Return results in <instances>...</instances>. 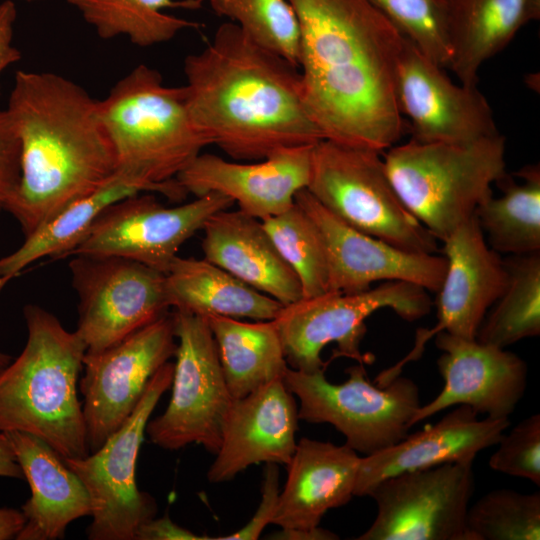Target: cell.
<instances>
[{
	"instance_id": "cell-1",
	"label": "cell",
	"mask_w": 540,
	"mask_h": 540,
	"mask_svg": "<svg viewBox=\"0 0 540 540\" xmlns=\"http://www.w3.org/2000/svg\"><path fill=\"white\" fill-rule=\"evenodd\" d=\"M300 25L305 109L324 139L384 153L405 131L397 71L407 38L369 0H288Z\"/></svg>"
},
{
	"instance_id": "cell-2",
	"label": "cell",
	"mask_w": 540,
	"mask_h": 540,
	"mask_svg": "<svg viewBox=\"0 0 540 540\" xmlns=\"http://www.w3.org/2000/svg\"><path fill=\"white\" fill-rule=\"evenodd\" d=\"M184 74L193 124L235 160H262L324 139L305 109L298 67L232 22L185 58Z\"/></svg>"
},
{
	"instance_id": "cell-3",
	"label": "cell",
	"mask_w": 540,
	"mask_h": 540,
	"mask_svg": "<svg viewBox=\"0 0 540 540\" xmlns=\"http://www.w3.org/2000/svg\"><path fill=\"white\" fill-rule=\"evenodd\" d=\"M20 141V179L6 211L25 236L116 172L98 100L53 73L17 71L6 108Z\"/></svg>"
},
{
	"instance_id": "cell-4",
	"label": "cell",
	"mask_w": 540,
	"mask_h": 540,
	"mask_svg": "<svg viewBox=\"0 0 540 540\" xmlns=\"http://www.w3.org/2000/svg\"><path fill=\"white\" fill-rule=\"evenodd\" d=\"M27 340L0 371V432L34 435L62 459L89 454L77 384L87 348L44 308L23 309Z\"/></svg>"
},
{
	"instance_id": "cell-5",
	"label": "cell",
	"mask_w": 540,
	"mask_h": 540,
	"mask_svg": "<svg viewBox=\"0 0 540 540\" xmlns=\"http://www.w3.org/2000/svg\"><path fill=\"white\" fill-rule=\"evenodd\" d=\"M116 172L174 201L187 193L176 177L210 145L190 117L184 86L171 87L139 64L98 100Z\"/></svg>"
},
{
	"instance_id": "cell-6",
	"label": "cell",
	"mask_w": 540,
	"mask_h": 540,
	"mask_svg": "<svg viewBox=\"0 0 540 540\" xmlns=\"http://www.w3.org/2000/svg\"><path fill=\"white\" fill-rule=\"evenodd\" d=\"M505 153L499 132L462 144L410 139L387 149L383 162L405 207L443 241L493 195L507 174Z\"/></svg>"
},
{
	"instance_id": "cell-7",
	"label": "cell",
	"mask_w": 540,
	"mask_h": 540,
	"mask_svg": "<svg viewBox=\"0 0 540 540\" xmlns=\"http://www.w3.org/2000/svg\"><path fill=\"white\" fill-rule=\"evenodd\" d=\"M382 153L323 139L312 149L307 190L349 226L414 253L438 252L437 239L405 207Z\"/></svg>"
},
{
	"instance_id": "cell-8",
	"label": "cell",
	"mask_w": 540,
	"mask_h": 540,
	"mask_svg": "<svg viewBox=\"0 0 540 540\" xmlns=\"http://www.w3.org/2000/svg\"><path fill=\"white\" fill-rule=\"evenodd\" d=\"M432 302L428 291L404 281H384L356 293L327 292L283 306L274 320L287 364L303 372L326 370L321 358L325 346L337 344L333 357L344 356L361 364L374 357L361 352L367 331L365 320L374 312L390 308L406 321L427 315Z\"/></svg>"
},
{
	"instance_id": "cell-9",
	"label": "cell",
	"mask_w": 540,
	"mask_h": 540,
	"mask_svg": "<svg viewBox=\"0 0 540 540\" xmlns=\"http://www.w3.org/2000/svg\"><path fill=\"white\" fill-rule=\"evenodd\" d=\"M325 370L303 372L287 368L283 380L299 402V419L328 423L364 456L384 450L408 435L420 405L417 384L397 376L385 386L370 382L363 364L346 370L348 378L331 383Z\"/></svg>"
},
{
	"instance_id": "cell-10",
	"label": "cell",
	"mask_w": 540,
	"mask_h": 540,
	"mask_svg": "<svg viewBox=\"0 0 540 540\" xmlns=\"http://www.w3.org/2000/svg\"><path fill=\"white\" fill-rule=\"evenodd\" d=\"M173 370L174 363L168 361L155 372L133 412L97 450L63 459L89 493L90 540H135L138 529L157 513L156 500L138 489L136 462L146 425L171 387Z\"/></svg>"
},
{
	"instance_id": "cell-11",
	"label": "cell",
	"mask_w": 540,
	"mask_h": 540,
	"mask_svg": "<svg viewBox=\"0 0 540 540\" xmlns=\"http://www.w3.org/2000/svg\"><path fill=\"white\" fill-rule=\"evenodd\" d=\"M177 339L172 393L165 411L149 420L150 441L166 450L196 443L216 454L233 403L205 318L175 311Z\"/></svg>"
},
{
	"instance_id": "cell-12",
	"label": "cell",
	"mask_w": 540,
	"mask_h": 540,
	"mask_svg": "<svg viewBox=\"0 0 540 540\" xmlns=\"http://www.w3.org/2000/svg\"><path fill=\"white\" fill-rule=\"evenodd\" d=\"M69 268L79 298L75 331L87 353L104 351L168 313L164 273L118 256L76 255Z\"/></svg>"
},
{
	"instance_id": "cell-13",
	"label": "cell",
	"mask_w": 540,
	"mask_h": 540,
	"mask_svg": "<svg viewBox=\"0 0 540 540\" xmlns=\"http://www.w3.org/2000/svg\"><path fill=\"white\" fill-rule=\"evenodd\" d=\"M473 463L450 462L387 477L367 496L377 515L358 540H470Z\"/></svg>"
},
{
	"instance_id": "cell-14",
	"label": "cell",
	"mask_w": 540,
	"mask_h": 540,
	"mask_svg": "<svg viewBox=\"0 0 540 540\" xmlns=\"http://www.w3.org/2000/svg\"><path fill=\"white\" fill-rule=\"evenodd\" d=\"M233 204L218 192L174 207L164 206L152 195L129 196L107 207L66 257L118 256L165 274L184 242L202 230L213 214Z\"/></svg>"
},
{
	"instance_id": "cell-15",
	"label": "cell",
	"mask_w": 540,
	"mask_h": 540,
	"mask_svg": "<svg viewBox=\"0 0 540 540\" xmlns=\"http://www.w3.org/2000/svg\"><path fill=\"white\" fill-rule=\"evenodd\" d=\"M176 348L173 314L166 313L104 351L86 352L79 389L91 452L126 421Z\"/></svg>"
},
{
	"instance_id": "cell-16",
	"label": "cell",
	"mask_w": 540,
	"mask_h": 540,
	"mask_svg": "<svg viewBox=\"0 0 540 540\" xmlns=\"http://www.w3.org/2000/svg\"><path fill=\"white\" fill-rule=\"evenodd\" d=\"M447 266L438 289V322L433 328H419L414 346L399 362L380 372L375 384L385 386L401 374L403 367L417 361L426 343L439 332L475 339L488 309L504 291L508 272L504 259L488 246L475 214L460 224L443 241Z\"/></svg>"
},
{
	"instance_id": "cell-17",
	"label": "cell",
	"mask_w": 540,
	"mask_h": 540,
	"mask_svg": "<svg viewBox=\"0 0 540 540\" xmlns=\"http://www.w3.org/2000/svg\"><path fill=\"white\" fill-rule=\"evenodd\" d=\"M295 203L310 217L322 240L328 265L329 292L356 293L378 281H404L437 292L446 258L414 253L359 231L323 207L307 189Z\"/></svg>"
},
{
	"instance_id": "cell-18",
	"label": "cell",
	"mask_w": 540,
	"mask_h": 540,
	"mask_svg": "<svg viewBox=\"0 0 540 540\" xmlns=\"http://www.w3.org/2000/svg\"><path fill=\"white\" fill-rule=\"evenodd\" d=\"M408 39L397 71V99L412 138L462 144L499 133L492 109L475 86L454 83Z\"/></svg>"
},
{
	"instance_id": "cell-19",
	"label": "cell",
	"mask_w": 540,
	"mask_h": 540,
	"mask_svg": "<svg viewBox=\"0 0 540 540\" xmlns=\"http://www.w3.org/2000/svg\"><path fill=\"white\" fill-rule=\"evenodd\" d=\"M435 344L444 380L441 392L416 411L412 426L455 405H467L494 419L509 418L522 399L528 378L525 361L505 348L439 332Z\"/></svg>"
},
{
	"instance_id": "cell-20",
	"label": "cell",
	"mask_w": 540,
	"mask_h": 540,
	"mask_svg": "<svg viewBox=\"0 0 540 540\" xmlns=\"http://www.w3.org/2000/svg\"><path fill=\"white\" fill-rule=\"evenodd\" d=\"M314 145L282 149L255 163L200 153L176 181L195 197L221 193L236 202L238 210L263 220L291 208L296 194L307 188Z\"/></svg>"
},
{
	"instance_id": "cell-21",
	"label": "cell",
	"mask_w": 540,
	"mask_h": 540,
	"mask_svg": "<svg viewBox=\"0 0 540 540\" xmlns=\"http://www.w3.org/2000/svg\"><path fill=\"white\" fill-rule=\"evenodd\" d=\"M298 420L297 403L283 379L234 399L208 481H231L259 463L287 466L297 445Z\"/></svg>"
},
{
	"instance_id": "cell-22",
	"label": "cell",
	"mask_w": 540,
	"mask_h": 540,
	"mask_svg": "<svg viewBox=\"0 0 540 540\" xmlns=\"http://www.w3.org/2000/svg\"><path fill=\"white\" fill-rule=\"evenodd\" d=\"M467 405H458L437 423L408 434L396 444L360 458L354 496H367L381 480L444 463H473L479 452L497 444L509 418L478 419Z\"/></svg>"
},
{
	"instance_id": "cell-23",
	"label": "cell",
	"mask_w": 540,
	"mask_h": 540,
	"mask_svg": "<svg viewBox=\"0 0 540 540\" xmlns=\"http://www.w3.org/2000/svg\"><path fill=\"white\" fill-rule=\"evenodd\" d=\"M361 456L347 444L301 438L287 465L272 524L310 531L322 517L354 496Z\"/></svg>"
},
{
	"instance_id": "cell-24",
	"label": "cell",
	"mask_w": 540,
	"mask_h": 540,
	"mask_svg": "<svg viewBox=\"0 0 540 540\" xmlns=\"http://www.w3.org/2000/svg\"><path fill=\"white\" fill-rule=\"evenodd\" d=\"M31 495L22 505L25 524L17 540H56L73 521L90 516L89 493L60 455L29 433L5 432Z\"/></svg>"
},
{
	"instance_id": "cell-25",
	"label": "cell",
	"mask_w": 540,
	"mask_h": 540,
	"mask_svg": "<svg viewBox=\"0 0 540 540\" xmlns=\"http://www.w3.org/2000/svg\"><path fill=\"white\" fill-rule=\"evenodd\" d=\"M202 230L204 259L283 306L302 299L300 282L261 220L240 210L213 214Z\"/></svg>"
},
{
	"instance_id": "cell-26",
	"label": "cell",
	"mask_w": 540,
	"mask_h": 540,
	"mask_svg": "<svg viewBox=\"0 0 540 540\" xmlns=\"http://www.w3.org/2000/svg\"><path fill=\"white\" fill-rule=\"evenodd\" d=\"M451 59L461 84L477 85L478 72L528 23L540 18V0H446Z\"/></svg>"
},
{
	"instance_id": "cell-27",
	"label": "cell",
	"mask_w": 540,
	"mask_h": 540,
	"mask_svg": "<svg viewBox=\"0 0 540 540\" xmlns=\"http://www.w3.org/2000/svg\"><path fill=\"white\" fill-rule=\"evenodd\" d=\"M169 307L197 316L273 320L283 305L206 259L177 256L165 273Z\"/></svg>"
},
{
	"instance_id": "cell-28",
	"label": "cell",
	"mask_w": 540,
	"mask_h": 540,
	"mask_svg": "<svg viewBox=\"0 0 540 540\" xmlns=\"http://www.w3.org/2000/svg\"><path fill=\"white\" fill-rule=\"evenodd\" d=\"M142 192L145 190L140 184L115 172L97 190L62 209L25 236L16 250L0 257V293L32 263L43 258H65L107 207Z\"/></svg>"
},
{
	"instance_id": "cell-29",
	"label": "cell",
	"mask_w": 540,
	"mask_h": 540,
	"mask_svg": "<svg viewBox=\"0 0 540 540\" xmlns=\"http://www.w3.org/2000/svg\"><path fill=\"white\" fill-rule=\"evenodd\" d=\"M203 318L212 332L233 399L283 379L288 364L274 320L246 322L219 315Z\"/></svg>"
},
{
	"instance_id": "cell-30",
	"label": "cell",
	"mask_w": 540,
	"mask_h": 540,
	"mask_svg": "<svg viewBox=\"0 0 540 540\" xmlns=\"http://www.w3.org/2000/svg\"><path fill=\"white\" fill-rule=\"evenodd\" d=\"M495 184L502 194L480 204L475 216L496 252L525 255L540 252V166L530 164Z\"/></svg>"
},
{
	"instance_id": "cell-31",
	"label": "cell",
	"mask_w": 540,
	"mask_h": 540,
	"mask_svg": "<svg viewBox=\"0 0 540 540\" xmlns=\"http://www.w3.org/2000/svg\"><path fill=\"white\" fill-rule=\"evenodd\" d=\"M102 39L125 36L139 47L173 39L199 24L164 12L169 8L196 9L202 0H67Z\"/></svg>"
},
{
	"instance_id": "cell-32",
	"label": "cell",
	"mask_w": 540,
	"mask_h": 540,
	"mask_svg": "<svg viewBox=\"0 0 540 540\" xmlns=\"http://www.w3.org/2000/svg\"><path fill=\"white\" fill-rule=\"evenodd\" d=\"M507 285L485 315L476 340L506 348L540 335V252L504 259Z\"/></svg>"
},
{
	"instance_id": "cell-33",
	"label": "cell",
	"mask_w": 540,
	"mask_h": 540,
	"mask_svg": "<svg viewBox=\"0 0 540 540\" xmlns=\"http://www.w3.org/2000/svg\"><path fill=\"white\" fill-rule=\"evenodd\" d=\"M276 249L297 276L303 298L329 292L325 249L317 228L296 203L288 210L261 220Z\"/></svg>"
},
{
	"instance_id": "cell-34",
	"label": "cell",
	"mask_w": 540,
	"mask_h": 540,
	"mask_svg": "<svg viewBox=\"0 0 540 540\" xmlns=\"http://www.w3.org/2000/svg\"><path fill=\"white\" fill-rule=\"evenodd\" d=\"M213 12L236 24L259 46L298 67L300 25L288 0H208Z\"/></svg>"
},
{
	"instance_id": "cell-35",
	"label": "cell",
	"mask_w": 540,
	"mask_h": 540,
	"mask_svg": "<svg viewBox=\"0 0 540 540\" xmlns=\"http://www.w3.org/2000/svg\"><path fill=\"white\" fill-rule=\"evenodd\" d=\"M470 540H539L540 493L495 489L469 506Z\"/></svg>"
},
{
	"instance_id": "cell-36",
	"label": "cell",
	"mask_w": 540,
	"mask_h": 540,
	"mask_svg": "<svg viewBox=\"0 0 540 540\" xmlns=\"http://www.w3.org/2000/svg\"><path fill=\"white\" fill-rule=\"evenodd\" d=\"M418 50L448 68L451 48L446 0H369Z\"/></svg>"
},
{
	"instance_id": "cell-37",
	"label": "cell",
	"mask_w": 540,
	"mask_h": 540,
	"mask_svg": "<svg viewBox=\"0 0 540 540\" xmlns=\"http://www.w3.org/2000/svg\"><path fill=\"white\" fill-rule=\"evenodd\" d=\"M489 460L491 469L540 485V415L533 414L501 436Z\"/></svg>"
},
{
	"instance_id": "cell-38",
	"label": "cell",
	"mask_w": 540,
	"mask_h": 540,
	"mask_svg": "<svg viewBox=\"0 0 540 540\" xmlns=\"http://www.w3.org/2000/svg\"><path fill=\"white\" fill-rule=\"evenodd\" d=\"M20 179V141L6 109H0V212L7 205Z\"/></svg>"
},
{
	"instance_id": "cell-39",
	"label": "cell",
	"mask_w": 540,
	"mask_h": 540,
	"mask_svg": "<svg viewBox=\"0 0 540 540\" xmlns=\"http://www.w3.org/2000/svg\"><path fill=\"white\" fill-rule=\"evenodd\" d=\"M261 502L251 520L240 530L215 540H256L263 529L270 523L275 514L280 494L279 471L276 464H266L262 489Z\"/></svg>"
},
{
	"instance_id": "cell-40",
	"label": "cell",
	"mask_w": 540,
	"mask_h": 540,
	"mask_svg": "<svg viewBox=\"0 0 540 540\" xmlns=\"http://www.w3.org/2000/svg\"><path fill=\"white\" fill-rule=\"evenodd\" d=\"M17 9L13 1L0 2V77L12 64L21 59V52L14 46V24Z\"/></svg>"
},
{
	"instance_id": "cell-41",
	"label": "cell",
	"mask_w": 540,
	"mask_h": 540,
	"mask_svg": "<svg viewBox=\"0 0 540 540\" xmlns=\"http://www.w3.org/2000/svg\"><path fill=\"white\" fill-rule=\"evenodd\" d=\"M212 537L200 536L175 524L168 515L155 517L143 524L137 531L135 540H208Z\"/></svg>"
},
{
	"instance_id": "cell-42",
	"label": "cell",
	"mask_w": 540,
	"mask_h": 540,
	"mask_svg": "<svg viewBox=\"0 0 540 540\" xmlns=\"http://www.w3.org/2000/svg\"><path fill=\"white\" fill-rule=\"evenodd\" d=\"M0 477L24 479L22 469L4 432H0Z\"/></svg>"
},
{
	"instance_id": "cell-43",
	"label": "cell",
	"mask_w": 540,
	"mask_h": 540,
	"mask_svg": "<svg viewBox=\"0 0 540 540\" xmlns=\"http://www.w3.org/2000/svg\"><path fill=\"white\" fill-rule=\"evenodd\" d=\"M25 524L21 510L0 508V540L16 539Z\"/></svg>"
},
{
	"instance_id": "cell-44",
	"label": "cell",
	"mask_w": 540,
	"mask_h": 540,
	"mask_svg": "<svg viewBox=\"0 0 540 540\" xmlns=\"http://www.w3.org/2000/svg\"><path fill=\"white\" fill-rule=\"evenodd\" d=\"M271 538L287 540H333L338 536L329 530L317 527L310 531L284 530L274 533Z\"/></svg>"
},
{
	"instance_id": "cell-45",
	"label": "cell",
	"mask_w": 540,
	"mask_h": 540,
	"mask_svg": "<svg viewBox=\"0 0 540 540\" xmlns=\"http://www.w3.org/2000/svg\"><path fill=\"white\" fill-rule=\"evenodd\" d=\"M12 360V357L0 350V371L4 369Z\"/></svg>"
},
{
	"instance_id": "cell-46",
	"label": "cell",
	"mask_w": 540,
	"mask_h": 540,
	"mask_svg": "<svg viewBox=\"0 0 540 540\" xmlns=\"http://www.w3.org/2000/svg\"><path fill=\"white\" fill-rule=\"evenodd\" d=\"M25 1H29V2H32V1H39V0H25Z\"/></svg>"
}]
</instances>
